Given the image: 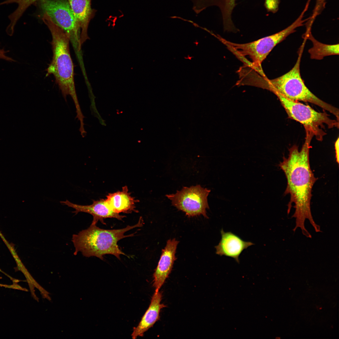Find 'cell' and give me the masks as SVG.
<instances>
[{
    "label": "cell",
    "mask_w": 339,
    "mask_h": 339,
    "mask_svg": "<svg viewBox=\"0 0 339 339\" xmlns=\"http://www.w3.org/2000/svg\"><path fill=\"white\" fill-rule=\"evenodd\" d=\"M308 25L304 37L310 40L313 43V47L308 50L312 59L322 60L326 56L338 55L339 44L328 45L322 43L316 40L311 32V26L312 23H308Z\"/></svg>",
    "instance_id": "obj_15"
},
{
    "label": "cell",
    "mask_w": 339,
    "mask_h": 339,
    "mask_svg": "<svg viewBox=\"0 0 339 339\" xmlns=\"http://www.w3.org/2000/svg\"><path fill=\"white\" fill-rule=\"evenodd\" d=\"M41 8L68 37L79 58L82 45L80 30L68 0H40Z\"/></svg>",
    "instance_id": "obj_7"
},
{
    "label": "cell",
    "mask_w": 339,
    "mask_h": 339,
    "mask_svg": "<svg viewBox=\"0 0 339 339\" xmlns=\"http://www.w3.org/2000/svg\"><path fill=\"white\" fill-rule=\"evenodd\" d=\"M52 36L51 44L53 56L48 67L46 76L52 75L66 100L70 95L75 103L78 102L74 81V66L71 56L69 38L64 31L46 13L42 17Z\"/></svg>",
    "instance_id": "obj_4"
},
{
    "label": "cell",
    "mask_w": 339,
    "mask_h": 339,
    "mask_svg": "<svg viewBox=\"0 0 339 339\" xmlns=\"http://www.w3.org/2000/svg\"><path fill=\"white\" fill-rule=\"evenodd\" d=\"M143 224L142 217L136 224L121 229H105L91 224L88 228L73 235L72 241L75 248L74 254L81 252L86 257L95 256L102 260L104 255L110 254L120 260L121 255H126L119 248L118 242L123 238L133 236L135 233L124 234L134 228L142 227Z\"/></svg>",
    "instance_id": "obj_3"
},
{
    "label": "cell",
    "mask_w": 339,
    "mask_h": 339,
    "mask_svg": "<svg viewBox=\"0 0 339 339\" xmlns=\"http://www.w3.org/2000/svg\"><path fill=\"white\" fill-rule=\"evenodd\" d=\"M179 241L174 238L169 239L162 250L157 266L153 274V286L155 291L159 290L170 273L174 262Z\"/></svg>",
    "instance_id": "obj_10"
},
{
    "label": "cell",
    "mask_w": 339,
    "mask_h": 339,
    "mask_svg": "<svg viewBox=\"0 0 339 339\" xmlns=\"http://www.w3.org/2000/svg\"><path fill=\"white\" fill-rule=\"evenodd\" d=\"M220 233L221 239L215 247L216 254L232 258L238 263L239 256L244 250L254 245L251 242L244 240L231 232H225L222 229Z\"/></svg>",
    "instance_id": "obj_11"
},
{
    "label": "cell",
    "mask_w": 339,
    "mask_h": 339,
    "mask_svg": "<svg viewBox=\"0 0 339 339\" xmlns=\"http://www.w3.org/2000/svg\"><path fill=\"white\" fill-rule=\"evenodd\" d=\"M278 97L288 116L302 124L306 132L310 133L318 141L322 140L326 135L325 126L329 128L339 127V121L331 119L325 112H319L309 105L287 99L281 94Z\"/></svg>",
    "instance_id": "obj_6"
},
{
    "label": "cell",
    "mask_w": 339,
    "mask_h": 339,
    "mask_svg": "<svg viewBox=\"0 0 339 339\" xmlns=\"http://www.w3.org/2000/svg\"><path fill=\"white\" fill-rule=\"evenodd\" d=\"M334 145L335 150L336 160V162L338 164L339 163V139L338 137L335 142Z\"/></svg>",
    "instance_id": "obj_17"
},
{
    "label": "cell",
    "mask_w": 339,
    "mask_h": 339,
    "mask_svg": "<svg viewBox=\"0 0 339 339\" xmlns=\"http://www.w3.org/2000/svg\"><path fill=\"white\" fill-rule=\"evenodd\" d=\"M279 3V0H266L265 5L268 11L275 13L278 10Z\"/></svg>",
    "instance_id": "obj_16"
},
{
    "label": "cell",
    "mask_w": 339,
    "mask_h": 339,
    "mask_svg": "<svg viewBox=\"0 0 339 339\" xmlns=\"http://www.w3.org/2000/svg\"><path fill=\"white\" fill-rule=\"evenodd\" d=\"M68 0L80 30V41L82 45L89 38L88 27L95 10L91 8V0Z\"/></svg>",
    "instance_id": "obj_13"
},
{
    "label": "cell",
    "mask_w": 339,
    "mask_h": 339,
    "mask_svg": "<svg viewBox=\"0 0 339 339\" xmlns=\"http://www.w3.org/2000/svg\"><path fill=\"white\" fill-rule=\"evenodd\" d=\"M64 205L74 209L73 212L75 214L79 212L89 213L92 215L93 219L91 224H96L100 221L103 224H106L104 219L108 218H114L120 220L126 217L125 216L121 215L114 212L106 203L105 199H101L93 200L92 204L89 205H81L74 204L68 200L61 201Z\"/></svg>",
    "instance_id": "obj_9"
},
{
    "label": "cell",
    "mask_w": 339,
    "mask_h": 339,
    "mask_svg": "<svg viewBox=\"0 0 339 339\" xmlns=\"http://www.w3.org/2000/svg\"><path fill=\"white\" fill-rule=\"evenodd\" d=\"M306 40L304 39L299 49L297 61L292 68L278 78L268 79L266 76L254 73L250 78V85L258 86L279 94L290 100L308 102L316 105L332 113L339 119L338 108L316 97L304 84L300 73L301 59Z\"/></svg>",
    "instance_id": "obj_2"
},
{
    "label": "cell",
    "mask_w": 339,
    "mask_h": 339,
    "mask_svg": "<svg viewBox=\"0 0 339 339\" xmlns=\"http://www.w3.org/2000/svg\"><path fill=\"white\" fill-rule=\"evenodd\" d=\"M0 286H3L5 288H11L14 289H17L22 290H25L24 288H23L22 287L20 286L18 284H13L11 285H2L0 284Z\"/></svg>",
    "instance_id": "obj_18"
},
{
    "label": "cell",
    "mask_w": 339,
    "mask_h": 339,
    "mask_svg": "<svg viewBox=\"0 0 339 339\" xmlns=\"http://www.w3.org/2000/svg\"><path fill=\"white\" fill-rule=\"evenodd\" d=\"M162 294L159 290L155 291L151 299L148 308L142 317L138 325L134 327L132 334V338L136 339L138 336H143L144 333L153 327L159 319V313L161 309L166 307L161 304Z\"/></svg>",
    "instance_id": "obj_12"
},
{
    "label": "cell",
    "mask_w": 339,
    "mask_h": 339,
    "mask_svg": "<svg viewBox=\"0 0 339 339\" xmlns=\"http://www.w3.org/2000/svg\"><path fill=\"white\" fill-rule=\"evenodd\" d=\"M105 200L112 209L116 213L128 214L138 212L136 209L135 205L138 201L131 196L126 186H123L121 191L109 193Z\"/></svg>",
    "instance_id": "obj_14"
},
{
    "label": "cell",
    "mask_w": 339,
    "mask_h": 339,
    "mask_svg": "<svg viewBox=\"0 0 339 339\" xmlns=\"http://www.w3.org/2000/svg\"><path fill=\"white\" fill-rule=\"evenodd\" d=\"M313 135L306 133L305 141L300 150L295 145L289 149L288 158L283 157L279 166L284 172L287 180V186L284 194H289L290 201L288 205L287 213L290 212L292 204L294 205L295 212L292 218L295 219V232L298 228L307 238L311 234L306 229L304 223L308 219L316 232H321L320 227L315 222L311 210L310 202L313 186L318 179L311 170L309 158L310 142Z\"/></svg>",
    "instance_id": "obj_1"
},
{
    "label": "cell",
    "mask_w": 339,
    "mask_h": 339,
    "mask_svg": "<svg viewBox=\"0 0 339 339\" xmlns=\"http://www.w3.org/2000/svg\"><path fill=\"white\" fill-rule=\"evenodd\" d=\"M210 191V190L197 185L183 187L175 194L166 195V196L171 201L172 205L185 213L188 217L202 215L208 218L206 210L209 208L207 196Z\"/></svg>",
    "instance_id": "obj_8"
},
{
    "label": "cell",
    "mask_w": 339,
    "mask_h": 339,
    "mask_svg": "<svg viewBox=\"0 0 339 339\" xmlns=\"http://www.w3.org/2000/svg\"><path fill=\"white\" fill-rule=\"evenodd\" d=\"M302 25L301 21L297 19L290 25L278 32L246 43H235L221 37L218 38L241 61L246 56L249 58L251 61L246 67L251 68L261 75H264L261 67L262 62L277 45Z\"/></svg>",
    "instance_id": "obj_5"
}]
</instances>
